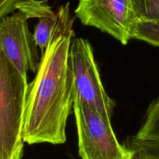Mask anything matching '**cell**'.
<instances>
[{
    "mask_svg": "<svg viewBox=\"0 0 159 159\" xmlns=\"http://www.w3.org/2000/svg\"><path fill=\"white\" fill-rule=\"evenodd\" d=\"M30 0H0V20L17 10V6Z\"/></svg>",
    "mask_w": 159,
    "mask_h": 159,
    "instance_id": "obj_12",
    "label": "cell"
},
{
    "mask_svg": "<svg viewBox=\"0 0 159 159\" xmlns=\"http://www.w3.org/2000/svg\"><path fill=\"white\" fill-rule=\"evenodd\" d=\"M75 13L83 25L107 33L124 45L132 39L138 20L132 0H79Z\"/></svg>",
    "mask_w": 159,
    "mask_h": 159,
    "instance_id": "obj_5",
    "label": "cell"
},
{
    "mask_svg": "<svg viewBox=\"0 0 159 159\" xmlns=\"http://www.w3.org/2000/svg\"><path fill=\"white\" fill-rule=\"evenodd\" d=\"M69 63L74 79L75 94L102 117L111 121L115 103L104 89L93 48L88 40L82 37L72 39Z\"/></svg>",
    "mask_w": 159,
    "mask_h": 159,
    "instance_id": "obj_4",
    "label": "cell"
},
{
    "mask_svg": "<svg viewBox=\"0 0 159 159\" xmlns=\"http://www.w3.org/2000/svg\"><path fill=\"white\" fill-rule=\"evenodd\" d=\"M132 38L159 48V21L137 20L132 32Z\"/></svg>",
    "mask_w": 159,
    "mask_h": 159,
    "instance_id": "obj_10",
    "label": "cell"
},
{
    "mask_svg": "<svg viewBox=\"0 0 159 159\" xmlns=\"http://www.w3.org/2000/svg\"><path fill=\"white\" fill-rule=\"evenodd\" d=\"M127 149H128V148H127ZM129 158H130V156H129V158H128V159H129Z\"/></svg>",
    "mask_w": 159,
    "mask_h": 159,
    "instance_id": "obj_14",
    "label": "cell"
},
{
    "mask_svg": "<svg viewBox=\"0 0 159 159\" xmlns=\"http://www.w3.org/2000/svg\"><path fill=\"white\" fill-rule=\"evenodd\" d=\"M82 159H128L130 152L116 138L111 121L75 94L73 104Z\"/></svg>",
    "mask_w": 159,
    "mask_h": 159,
    "instance_id": "obj_3",
    "label": "cell"
},
{
    "mask_svg": "<svg viewBox=\"0 0 159 159\" xmlns=\"http://www.w3.org/2000/svg\"><path fill=\"white\" fill-rule=\"evenodd\" d=\"M135 137L141 140L159 141V97L150 104L142 126Z\"/></svg>",
    "mask_w": 159,
    "mask_h": 159,
    "instance_id": "obj_9",
    "label": "cell"
},
{
    "mask_svg": "<svg viewBox=\"0 0 159 159\" xmlns=\"http://www.w3.org/2000/svg\"><path fill=\"white\" fill-rule=\"evenodd\" d=\"M0 159H5L4 157H3V155H2L1 152H0Z\"/></svg>",
    "mask_w": 159,
    "mask_h": 159,
    "instance_id": "obj_13",
    "label": "cell"
},
{
    "mask_svg": "<svg viewBox=\"0 0 159 159\" xmlns=\"http://www.w3.org/2000/svg\"><path fill=\"white\" fill-rule=\"evenodd\" d=\"M125 146L130 152L129 159H159V141L141 140L133 136L128 138Z\"/></svg>",
    "mask_w": 159,
    "mask_h": 159,
    "instance_id": "obj_8",
    "label": "cell"
},
{
    "mask_svg": "<svg viewBox=\"0 0 159 159\" xmlns=\"http://www.w3.org/2000/svg\"><path fill=\"white\" fill-rule=\"evenodd\" d=\"M27 20L18 10L0 20V45L24 77L29 70L37 72L40 59L34 34L29 30Z\"/></svg>",
    "mask_w": 159,
    "mask_h": 159,
    "instance_id": "obj_6",
    "label": "cell"
},
{
    "mask_svg": "<svg viewBox=\"0 0 159 159\" xmlns=\"http://www.w3.org/2000/svg\"><path fill=\"white\" fill-rule=\"evenodd\" d=\"M57 14V26L41 54L35 77L28 84L22 130V139L28 144L66 141L67 120L75 99L69 63L74 18L68 2Z\"/></svg>",
    "mask_w": 159,
    "mask_h": 159,
    "instance_id": "obj_1",
    "label": "cell"
},
{
    "mask_svg": "<svg viewBox=\"0 0 159 159\" xmlns=\"http://www.w3.org/2000/svg\"><path fill=\"white\" fill-rule=\"evenodd\" d=\"M28 83L0 45V152L5 159H22L25 101Z\"/></svg>",
    "mask_w": 159,
    "mask_h": 159,
    "instance_id": "obj_2",
    "label": "cell"
},
{
    "mask_svg": "<svg viewBox=\"0 0 159 159\" xmlns=\"http://www.w3.org/2000/svg\"><path fill=\"white\" fill-rule=\"evenodd\" d=\"M138 20L159 21V0H132Z\"/></svg>",
    "mask_w": 159,
    "mask_h": 159,
    "instance_id": "obj_11",
    "label": "cell"
},
{
    "mask_svg": "<svg viewBox=\"0 0 159 159\" xmlns=\"http://www.w3.org/2000/svg\"><path fill=\"white\" fill-rule=\"evenodd\" d=\"M17 10L23 12L26 18H37L39 22L35 27L34 37L37 46L44 53L57 23V14L52 10L48 0H30L17 6Z\"/></svg>",
    "mask_w": 159,
    "mask_h": 159,
    "instance_id": "obj_7",
    "label": "cell"
}]
</instances>
